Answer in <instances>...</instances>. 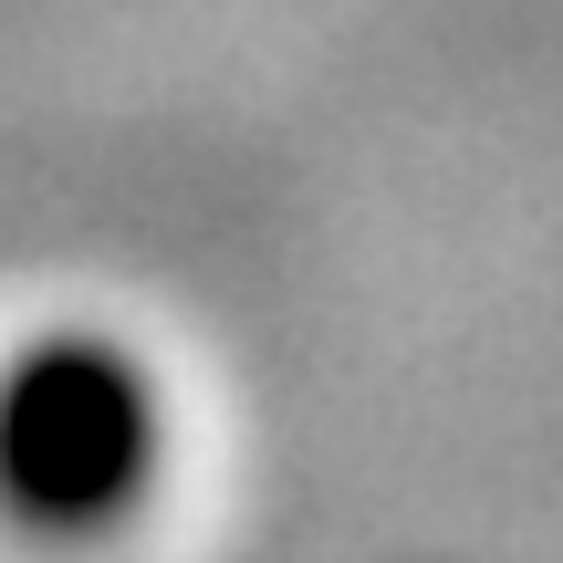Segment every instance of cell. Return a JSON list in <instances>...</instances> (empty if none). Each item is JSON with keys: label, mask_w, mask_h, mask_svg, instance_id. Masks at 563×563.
Returning a JSON list of instances; mask_svg holds the SVG:
<instances>
[{"label": "cell", "mask_w": 563, "mask_h": 563, "mask_svg": "<svg viewBox=\"0 0 563 563\" xmlns=\"http://www.w3.org/2000/svg\"><path fill=\"white\" fill-rule=\"evenodd\" d=\"M157 386L95 334L32 344L0 376V511L32 532H104L157 481Z\"/></svg>", "instance_id": "obj_1"}]
</instances>
